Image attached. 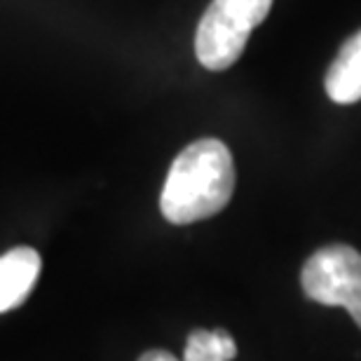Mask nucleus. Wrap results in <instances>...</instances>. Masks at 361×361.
Wrapping results in <instances>:
<instances>
[{
  "label": "nucleus",
  "instance_id": "f257e3e1",
  "mask_svg": "<svg viewBox=\"0 0 361 361\" xmlns=\"http://www.w3.org/2000/svg\"><path fill=\"white\" fill-rule=\"evenodd\" d=\"M235 192L233 153L219 139H200L171 162L160 195V212L174 226L212 219Z\"/></svg>",
  "mask_w": 361,
  "mask_h": 361
},
{
  "label": "nucleus",
  "instance_id": "f03ea898",
  "mask_svg": "<svg viewBox=\"0 0 361 361\" xmlns=\"http://www.w3.org/2000/svg\"><path fill=\"white\" fill-rule=\"evenodd\" d=\"M270 10L272 0H212L195 33V54L202 66L209 71L233 66Z\"/></svg>",
  "mask_w": 361,
  "mask_h": 361
},
{
  "label": "nucleus",
  "instance_id": "7ed1b4c3",
  "mask_svg": "<svg viewBox=\"0 0 361 361\" xmlns=\"http://www.w3.org/2000/svg\"><path fill=\"white\" fill-rule=\"evenodd\" d=\"M310 300L350 310L361 300V254L350 244H329L314 251L300 272Z\"/></svg>",
  "mask_w": 361,
  "mask_h": 361
},
{
  "label": "nucleus",
  "instance_id": "20e7f679",
  "mask_svg": "<svg viewBox=\"0 0 361 361\" xmlns=\"http://www.w3.org/2000/svg\"><path fill=\"white\" fill-rule=\"evenodd\" d=\"M40 254L31 247H17L0 256V314L19 307L40 277Z\"/></svg>",
  "mask_w": 361,
  "mask_h": 361
},
{
  "label": "nucleus",
  "instance_id": "39448f33",
  "mask_svg": "<svg viewBox=\"0 0 361 361\" xmlns=\"http://www.w3.org/2000/svg\"><path fill=\"white\" fill-rule=\"evenodd\" d=\"M324 87L336 104L361 101V31H357L341 47V52L326 71Z\"/></svg>",
  "mask_w": 361,
  "mask_h": 361
},
{
  "label": "nucleus",
  "instance_id": "423d86ee",
  "mask_svg": "<svg viewBox=\"0 0 361 361\" xmlns=\"http://www.w3.org/2000/svg\"><path fill=\"white\" fill-rule=\"evenodd\" d=\"M237 357L235 338L223 329H197L188 336L183 361H233Z\"/></svg>",
  "mask_w": 361,
  "mask_h": 361
},
{
  "label": "nucleus",
  "instance_id": "0eeeda50",
  "mask_svg": "<svg viewBox=\"0 0 361 361\" xmlns=\"http://www.w3.org/2000/svg\"><path fill=\"white\" fill-rule=\"evenodd\" d=\"M139 361H183V359H176L171 352H164V350H148L139 357Z\"/></svg>",
  "mask_w": 361,
  "mask_h": 361
},
{
  "label": "nucleus",
  "instance_id": "6e6552de",
  "mask_svg": "<svg viewBox=\"0 0 361 361\" xmlns=\"http://www.w3.org/2000/svg\"><path fill=\"white\" fill-rule=\"evenodd\" d=\"M348 312H350L352 319H355L357 326L361 329V300H359V302H355V305H352V307L348 310Z\"/></svg>",
  "mask_w": 361,
  "mask_h": 361
}]
</instances>
